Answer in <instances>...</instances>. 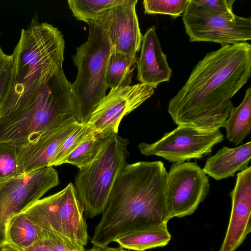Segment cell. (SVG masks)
<instances>
[{
    "instance_id": "8",
    "label": "cell",
    "mask_w": 251,
    "mask_h": 251,
    "mask_svg": "<svg viewBox=\"0 0 251 251\" xmlns=\"http://www.w3.org/2000/svg\"><path fill=\"white\" fill-rule=\"evenodd\" d=\"M186 33L191 42H209L222 47L251 39V19L233 12L223 14L207 11L189 0L182 14Z\"/></svg>"
},
{
    "instance_id": "28",
    "label": "cell",
    "mask_w": 251,
    "mask_h": 251,
    "mask_svg": "<svg viewBox=\"0 0 251 251\" xmlns=\"http://www.w3.org/2000/svg\"><path fill=\"white\" fill-rule=\"evenodd\" d=\"M44 235L43 240L53 251H79L85 249L74 246L51 231L44 229Z\"/></svg>"
},
{
    "instance_id": "30",
    "label": "cell",
    "mask_w": 251,
    "mask_h": 251,
    "mask_svg": "<svg viewBox=\"0 0 251 251\" xmlns=\"http://www.w3.org/2000/svg\"><path fill=\"white\" fill-rule=\"evenodd\" d=\"M23 250L25 251H53L50 247L45 243L43 239Z\"/></svg>"
},
{
    "instance_id": "25",
    "label": "cell",
    "mask_w": 251,
    "mask_h": 251,
    "mask_svg": "<svg viewBox=\"0 0 251 251\" xmlns=\"http://www.w3.org/2000/svg\"><path fill=\"white\" fill-rule=\"evenodd\" d=\"M18 151L19 148L14 144L0 142V186L21 175Z\"/></svg>"
},
{
    "instance_id": "3",
    "label": "cell",
    "mask_w": 251,
    "mask_h": 251,
    "mask_svg": "<svg viewBox=\"0 0 251 251\" xmlns=\"http://www.w3.org/2000/svg\"><path fill=\"white\" fill-rule=\"evenodd\" d=\"M65 41L61 31L33 17L23 28L11 56L8 85L0 101V122L27 109L38 92L62 66Z\"/></svg>"
},
{
    "instance_id": "10",
    "label": "cell",
    "mask_w": 251,
    "mask_h": 251,
    "mask_svg": "<svg viewBox=\"0 0 251 251\" xmlns=\"http://www.w3.org/2000/svg\"><path fill=\"white\" fill-rule=\"evenodd\" d=\"M223 140L220 129L205 131L178 126L158 141L151 144L141 143L138 147L146 156L156 155L171 162L183 163L210 153L213 146Z\"/></svg>"
},
{
    "instance_id": "14",
    "label": "cell",
    "mask_w": 251,
    "mask_h": 251,
    "mask_svg": "<svg viewBox=\"0 0 251 251\" xmlns=\"http://www.w3.org/2000/svg\"><path fill=\"white\" fill-rule=\"evenodd\" d=\"M229 221L219 251H235L251 231V167L238 173Z\"/></svg>"
},
{
    "instance_id": "16",
    "label": "cell",
    "mask_w": 251,
    "mask_h": 251,
    "mask_svg": "<svg viewBox=\"0 0 251 251\" xmlns=\"http://www.w3.org/2000/svg\"><path fill=\"white\" fill-rule=\"evenodd\" d=\"M136 63L137 78L140 83L154 89L161 83L169 81L172 70L162 50L154 26L149 28L143 36L140 56Z\"/></svg>"
},
{
    "instance_id": "26",
    "label": "cell",
    "mask_w": 251,
    "mask_h": 251,
    "mask_svg": "<svg viewBox=\"0 0 251 251\" xmlns=\"http://www.w3.org/2000/svg\"><path fill=\"white\" fill-rule=\"evenodd\" d=\"M189 0H144L145 13L161 14L170 15L174 18L183 14Z\"/></svg>"
},
{
    "instance_id": "4",
    "label": "cell",
    "mask_w": 251,
    "mask_h": 251,
    "mask_svg": "<svg viewBox=\"0 0 251 251\" xmlns=\"http://www.w3.org/2000/svg\"><path fill=\"white\" fill-rule=\"evenodd\" d=\"M72 118L75 119V105L72 84L61 66L40 89L27 109L0 122V142L20 148Z\"/></svg>"
},
{
    "instance_id": "24",
    "label": "cell",
    "mask_w": 251,
    "mask_h": 251,
    "mask_svg": "<svg viewBox=\"0 0 251 251\" xmlns=\"http://www.w3.org/2000/svg\"><path fill=\"white\" fill-rule=\"evenodd\" d=\"M96 134L87 124H79L64 140L51 166L64 164L68 156L76 148L84 141L93 138Z\"/></svg>"
},
{
    "instance_id": "13",
    "label": "cell",
    "mask_w": 251,
    "mask_h": 251,
    "mask_svg": "<svg viewBox=\"0 0 251 251\" xmlns=\"http://www.w3.org/2000/svg\"><path fill=\"white\" fill-rule=\"evenodd\" d=\"M137 2L127 0L102 12L94 20L107 35L113 50L125 55L133 65L143 37L136 12Z\"/></svg>"
},
{
    "instance_id": "7",
    "label": "cell",
    "mask_w": 251,
    "mask_h": 251,
    "mask_svg": "<svg viewBox=\"0 0 251 251\" xmlns=\"http://www.w3.org/2000/svg\"><path fill=\"white\" fill-rule=\"evenodd\" d=\"M42 229L80 249L88 239L87 225L74 185L40 199L23 212Z\"/></svg>"
},
{
    "instance_id": "19",
    "label": "cell",
    "mask_w": 251,
    "mask_h": 251,
    "mask_svg": "<svg viewBox=\"0 0 251 251\" xmlns=\"http://www.w3.org/2000/svg\"><path fill=\"white\" fill-rule=\"evenodd\" d=\"M226 138L235 146L242 144L251 131V87L246 91L242 102L231 109L224 123Z\"/></svg>"
},
{
    "instance_id": "6",
    "label": "cell",
    "mask_w": 251,
    "mask_h": 251,
    "mask_svg": "<svg viewBox=\"0 0 251 251\" xmlns=\"http://www.w3.org/2000/svg\"><path fill=\"white\" fill-rule=\"evenodd\" d=\"M128 143L118 133L111 135L95 160L76 174L75 187L85 218L102 213L117 177L127 164Z\"/></svg>"
},
{
    "instance_id": "18",
    "label": "cell",
    "mask_w": 251,
    "mask_h": 251,
    "mask_svg": "<svg viewBox=\"0 0 251 251\" xmlns=\"http://www.w3.org/2000/svg\"><path fill=\"white\" fill-rule=\"evenodd\" d=\"M171 238L167 224H164L133 231L118 237L114 242L123 249L145 251L165 246Z\"/></svg>"
},
{
    "instance_id": "20",
    "label": "cell",
    "mask_w": 251,
    "mask_h": 251,
    "mask_svg": "<svg viewBox=\"0 0 251 251\" xmlns=\"http://www.w3.org/2000/svg\"><path fill=\"white\" fill-rule=\"evenodd\" d=\"M44 230L23 212L14 215L6 228V242L25 250L44 237Z\"/></svg>"
},
{
    "instance_id": "1",
    "label": "cell",
    "mask_w": 251,
    "mask_h": 251,
    "mask_svg": "<svg viewBox=\"0 0 251 251\" xmlns=\"http://www.w3.org/2000/svg\"><path fill=\"white\" fill-rule=\"evenodd\" d=\"M251 75V45L240 43L207 53L169 102L178 126L213 131L223 127L233 108V97Z\"/></svg>"
},
{
    "instance_id": "17",
    "label": "cell",
    "mask_w": 251,
    "mask_h": 251,
    "mask_svg": "<svg viewBox=\"0 0 251 251\" xmlns=\"http://www.w3.org/2000/svg\"><path fill=\"white\" fill-rule=\"evenodd\" d=\"M251 157L250 141L234 148L224 147L207 159L202 170L215 179L221 180L247 169Z\"/></svg>"
},
{
    "instance_id": "33",
    "label": "cell",
    "mask_w": 251,
    "mask_h": 251,
    "mask_svg": "<svg viewBox=\"0 0 251 251\" xmlns=\"http://www.w3.org/2000/svg\"><path fill=\"white\" fill-rule=\"evenodd\" d=\"M103 251H126L121 247L114 248L106 247L103 249Z\"/></svg>"
},
{
    "instance_id": "31",
    "label": "cell",
    "mask_w": 251,
    "mask_h": 251,
    "mask_svg": "<svg viewBox=\"0 0 251 251\" xmlns=\"http://www.w3.org/2000/svg\"><path fill=\"white\" fill-rule=\"evenodd\" d=\"M11 60V56L6 54L0 46V76L4 68Z\"/></svg>"
},
{
    "instance_id": "11",
    "label": "cell",
    "mask_w": 251,
    "mask_h": 251,
    "mask_svg": "<svg viewBox=\"0 0 251 251\" xmlns=\"http://www.w3.org/2000/svg\"><path fill=\"white\" fill-rule=\"evenodd\" d=\"M208 177L196 162L174 163L168 173L166 204L170 218L193 213L209 190Z\"/></svg>"
},
{
    "instance_id": "9",
    "label": "cell",
    "mask_w": 251,
    "mask_h": 251,
    "mask_svg": "<svg viewBox=\"0 0 251 251\" xmlns=\"http://www.w3.org/2000/svg\"><path fill=\"white\" fill-rule=\"evenodd\" d=\"M59 183L57 171L49 166L21 174L0 186V248L6 242V228L10 218L40 200Z\"/></svg>"
},
{
    "instance_id": "27",
    "label": "cell",
    "mask_w": 251,
    "mask_h": 251,
    "mask_svg": "<svg viewBox=\"0 0 251 251\" xmlns=\"http://www.w3.org/2000/svg\"><path fill=\"white\" fill-rule=\"evenodd\" d=\"M194 2L210 12L223 14L232 11L234 0H193Z\"/></svg>"
},
{
    "instance_id": "32",
    "label": "cell",
    "mask_w": 251,
    "mask_h": 251,
    "mask_svg": "<svg viewBox=\"0 0 251 251\" xmlns=\"http://www.w3.org/2000/svg\"><path fill=\"white\" fill-rule=\"evenodd\" d=\"M0 251H25L23 249L13 245L12 244L6 243L0 248Z\"/></svg>"
},
{
    "instance_id": "12",
    "label": "cell",
    "mask_w": 251,
    "mask_h": 251,
    "mask_svg": "<svg viewBox=\"0 0 251 251\" xmlns=\"http://www.w3.org/2000/svg\"><path fill=\"white\" fill-rule=\"evenodd\" d=\"M154 89L143 83L112 89L91 114L87 125L96 134L117 133L122 119L153 94Z\"/></svg>"
},
{
    "instance_id": "2",
    "label": "cell",
    "mask_w": 251,
    "mask_h": 251,
    "mask_svg": "<svg viewBox=\"0 0 251 251\" xmlns=\"http://www.w3.org/2000/svg\"><path fill=\"white\" fill-rule=\"evenodd\" d=\"M168 173L161 161L127 164L117 177L91 243L102 249L126 234L167 224Z\"/></svg>"
},
{
    "instance_id": "5",
    "label": "cell",
    "mask_w": 251,
    "mask_h": 251,
    "mask_svg": "<svg viewBox=\"0 0 251 251\" xmlns=\"http://www.w3.org/2000/svg\"><path fill=\"white\" fill-rule=\"evenodd\" d=\"M87 41L76 48L73 57L77 68L75 80L72 84L75 105V119L87 124L98 104L105 96L108 87L105 73L112 51L109 39L102 27L94 20L89 21Z\"/></svg>"
},
{
    "instance_id": "29",
    "label": "cell",
    "mask_w": 251,
    "mask_h": 251,
    "mask_svg": "<svg viewBox=\"0 0 251 251\" xmlns=\"http://www.w3.org/2000/svg\"><path fill=\"white\" fill-rule=\"evenodd\" d=\"M11 70V60L0 76V101L9 84Z\"/></svg>"
},
{
    "instance_id": "15",
    "label": "cell",
    "mask_w": 251,
    "mask_h": 251,
    "mask_svg": "<svg viewBox=\"0 0 251 251\" xmlns=\"http://www.w3.org/2000/svg\"><path fill=\"white\" fill-rule=\"evenodd\" d=\"M79 124L72 118L45 131L33 142L19 148L21 174L51 166L63 141Z\"/></svg>"
},
{
    "instance_id": "22",
    "label": "cell",
    "mask_w": 251,
    "mask_h": 251,
    "mask_svg": "<svg viewBox=\"0 0 251 251\" xmlns=\"http://www.w3.org/2000/svg\"><path fill=\"white\" fill-rule=\"evenodd\" d=\"M127 0H68L69 6L78 20L87 23L103 11L126 2Z\"/></svg>"
},
{
    "instance_id": "21",
    "label": "cell",
    "mask_w": 251,
    "mask_h": 251,
    "mask_svg": "<svg viewBox=\"0 0 251 251\" xmlns=\"http://www.w3.org/2000/svg\"><path fill=\"white\" fill-rule=\"evenodd\" d=\"M133 65L125 55L112 50L105 73V82L108 88L112 89L130 86Z\"/></svg>"
},
{
    "instance_id": "23",
    "label": "cell",
    "mask_w": 251,
    "mask_h": 251,
    "mask_svg": "<svg viewBox=\"0 0 251 251\" xmlns=\"http://www.w3.org/2000/svg\"><path fill=\"white\" fill-rule=\"evenodd\" d=\"M110 136L96 134L76 148L68 156L65 163L73 165L79 169L90 164L96 158L102 146Z\"/></svg>"
}]
</instances>
